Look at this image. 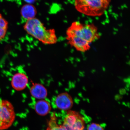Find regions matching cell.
I'll return each mask as SVG.
<instances>
[{"label": "cell", "mask_w": 130, "mask_h": 130, "mask_svg": "<svg viewBox=\"0 0 130 130\" xmlns=\"http://www.w3.org/2000/svg\"><path fill=\"white\" fill-rule=\"evenodd\" d=\"M68 43L77 51L84 53L91 48L92 43L100 37L98 29L92 24L73 22L66 32Z\"/></svg>", "instance_id": "cell-1"}, {"label": "cell", "mask_w": 130, "mask_h": 130, "mask_svg": "<svg viewBox=\"0 0 130 130\" xmlns=\"http://www.w3.org/2000/svg\"><path fill=\"white\" fill-rule=\"evenodd\" d=\"M15 118V111L12 104L7 100H0V130L10 127Z\"/></svg>", "instance_id": "cell-4"}, {"label": "cell", "mask_w": 130, "mask_h": 130, "mask_svg": "<svg viewBox=\"0 0 130 130\" xmlns=\"http://www.w3.org/2000/svg\"><path fill=\"white\" fill-rule=\"evenodd\" d=\"M28 82L27 76L22 73H17L14 75L11 80L13 88L18 91L24 90L27 87Z\"/></svg>", "instance_id": "cell-7"}, {"label": "cell", "mask_w": 130, "mask_h": 130, "mask_svg": "<svg viewBox=\"0 0 130 130\" xmlns=\"http://www.w3.org/2000/svg\"><path fill=\"white\" fill-rule=\"evenodd\" d=\"M21 13L22 17L27 21L34 18L37 14V10L32 4H27L21 8Z\"/></svg>", "instance_id": "cell-10"}, {"label": "cell", "mask_w": 130, "mask_h": 130, "mask_svg": "<svg viewBox=\"0 0 130 130\" xmlns=\"http://www.w3.org/2000/svg\"><path fill=\"white\" fill-rule=\"evenodd\" d=\"M46 130H65L62 125L58 124L57 118L55 113H52L50 116Z\"/></svg>", "instance_id": "cell-11"}, {"label": "cell", "mask_w": 130, "mask_h": 130, "mask_svg": "<svg viewBox=\"0 0 130 130\" xmlns=\"http://www.w3.org/2000/svg\"><path fill=\"white\" fill-rule=\"evenodd\" d=\"M30 92L32 96L39 100H43L47 95V91L42 84H34L30 88Z\"/></svg>", "instance_id": "cell-8"}, {"label": "cell", "mask_w": 130, "mask_h": 130, "mask_svg": "<svg viewBox=\"0 0 130 130\" xmlns=\"http://www.w3.org/2000/svg\"><path fill=\"white\" fill-rule=\"evenodd\" d=\"M111 0H74L76 10L83 14L91 17L100 16L104 13Z\"/></svg>", "instance_id": "cell-3"}, {"label": "cell", "mask_w": 130, "mask_h": 130, "mask_svg": "<svg viewBox=\"0 0 130 130\" xmlns=\"http://www.w3.org/2000/svg\"><path fill=\"white\" fill-rule=\"evenodd\" d=\"M8 22L0 14V41L6 36L8 27Z\"/></svg>", "instance_id": "cell-12"}, {"label": "cell", "mask_w": 130, "mask_h": 130, "mask_svg": "<svg viewBox=\"0 0 130 130\" xmlns=\"http://www.w3.org/2000/svg\"><path fill=\"white\" fill-rule=\"evenodd\" d=\"M62 125L65 130H84L85 122L80 113L70 110L67 113Z\"/></svg>", "instance_id": "cell-5"}, {"label": "cell", "mask_w": 130, "mask_h": 130, "mask_svg": "<svg viewBox=\"0 0 130 130\" xmlns=\"http://www.w3.org/2000/svg\"><path fill=\"white\" fill-rule=\"evenodd\" d=\"M55 104L59 109L68 111L72 108L74 102L71 95L67 92H64L59 94L56 97Z\"/></svg>", "instance_id": "cell-6"}, {"label": "cell", "mask_w": 130, "mask_h": 130, "mask_svg": "<svg viewBox=\"0 0 130 130\" xmlns=\"http://www.w3.org/2000/svg\"><path fill=\"white\" fill-rule=\"evenodd\" d=\"M27 4H32L36 2L37 0H24Z\"/></svg>", "instance_id": "cell-14"}, {"label": "cell", "mask_w": 130, "mask_h": 130, "mask_svg": "<svg viewBox=\"0 0 130 130\" xmlns=\"http://www.w3.org/2000/svg\"><path fill=\"white\" fill-rule=\"evenodd\" d=\"M36 112L41 116H45L51 111V106L48 102L44 100H40L36 103L35 106Z\"/></svg>", "instance_id": "cell-9"}, {"label": "cell", "mask_w": 130, "mask_h": 130, "mask_svg": "<svg viewBox=\"0 0 130 130\" xmlns=\"http://www.w3.org/2000/svg\"><path fill=\"white\" fill-rule=\"evenodd\" d=\"M87 130H104L103 128L98 123H92L88 127Z\"/></svg>", "instance_id": "cell-13"}, {"label": "cell", "mask_w": 130, "mask_h": 130, "mask_svg": "<svg viewBox=\"0 0 130 130\" xmlns=\"http://www.w3.org/2000/svg\"><path fill=\"white\" fill-rule=\"evenodd\" d=\"M24 28L29 35L44 44H54L58 41L54 29H47L44 24L36 18L27 21Z\"/></svg>", "instance_id": "cell-2"}]
</instances>
